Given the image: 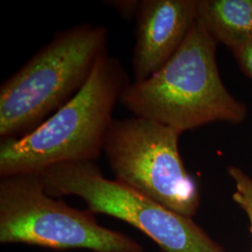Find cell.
Returning a JSON list of instances; mask_svg holds the SVG:
<instances>
[{"label":"cell","instance_id":"6da1fadb","mask_svg":"<svg viewBox=\"0 0 252 252\" xmlns=\"http://www.w3.org/2000/svg\"><path fill=\"white\" fill-rule=\"evenodd\" d=\"M216 40L197 18L171 58L149 79L129 83L120 103L135 117L182 134L216 122L242 124L248 109L219 72Z\"/></svg>","mask_w":252,"mask_h":252},{"label":"cell","instance_id":"7a4b0ae2","mask_svg":"<svg viewBox=\"0 0 252 252\" xmlns=\"http://www.w3.org/2000/svg\"><path fill=\"white\" fill-rule=\"evenodd\" d=\"M128 84L126 70L106 51L86 84L63 108L27 135L1 138L0 177L41 173L62 162H95Z\"/></svg>","mask_w":252,"mask_h":252},{"label":"cell","instance_id":"3957f363","mask_svg":"<svg viewBox=\"0 0 252 252\" xmlns=\"http://www.w3.org/2000/svg\"><path fill=\"white\" fill-rule=\"evenodd\" d=\"M108 29L83 24L56 32L0 87V137L40 126L83 88L108 44Z\"/></svg>","mask_w":252,"mask_h":252},{"label":"cell","instance_id":"277c9868","mask_svg":"<svg viewBox=\"0 0 252 252\" xmlns=\"http://www.w3.org/2000/svg\"><path fill=\"white\" fill-rule=\"evenodd\" d=\"M0 243L63 251L144 252L128 234L100 225L89 210L49 195L40 173L1 178Z\"/></svg>","mask_w":252,"mask_h":252},{"label":"cell","instance_id":"5b68a950","mask_svg":"<svg viewBox=\"0 0 252 252\" xmlns=\"http://www.w3.org/2000/svg\"><path fill=\"white\" fill-rule=\"evenodd\" d=\"M53 197L75 195L93 214L119 219L149 236L161 252H225L197 225L118 180L105 178L94 162H62L40 173Z\"/></svg>","mask_w":252,"mask_h":252},{"label":"cell","instance_id":"8992f818","mask_svg":"<svg viewBox=\"0 0 252 252\" xmlns=\"http://www.w3.org/2000/svg\"><path fill=\"white\" fill-rule=\"evenodd\" d=\"M171 127L139 117L113 119L104 145L116 180L183 216L200 207L196 181L181 159Z\"/></svg>","mask_w":252,"mask_h":252},{"label":"cell","instance_id":"52a82bcc","mask_svg":"<svg viewBox=\"0 0 252 252\" xmlns=\"http://www.w3.org/2000/svg\"><path fill=\"white\" fill-rule=\"evenodd\" d=\"M199 0H142L136 15L135 82L149 79L179 50L198 18Z\"/></svg>","mask_w":252,"mask_h":252},{"label":"cell","instance_id":"ba28073f","mask_svg":"<svg viewBox=\"0 0 252 252\" xmlns=\"http://www.w3.org/2000/svg\"><path fill=\"white\" fill-rule=\"evenodd\" d=\"M198 19L230 51L252 43V0H199Z\"/></svg>","mask_w":252,"mask_h":252},{"label":"cell","instance_id":"9c48e42d","mask_svg":"<svg viewBox=\"0 0 252 252\" xmlns=\"http://www.w3.org/2000/svg\"><path fill=\"white\" fill-rule=\"evenodd\" d=\"M228 174L234 181L233 200L249 218L252 234V178L237 166H229Z\"/></svg>","mask_w":252,"mask_h":252},{"label":"cell","instance_id":"30bf717a","mask_svg":"<svg viewBox=\"0 0 252 252\" xmlns=\"http://www.w3.org/2000/svg\"><path fill=\"white\" fill-rule=\"evenodd\" d=\"M231 52L241 71L252 81V43L238 46Z\"/></svg>","mask_w":252,"mask_h":252},{"label":"cell","instance_id":"8fae6325","mask_svg":"<svg viewBox=\"0 0 252 252\" xmlns=\"http://www.w3.org/2000/svg\"><path fill=\"white\" fill-rule=\"evenodd\" d=\"M108 4L116 9L121 14V16L125 19H130L133 16H136L140 7V1L137 0L109 1Z\"/></svg>","mask_w":252,"mask_h":252}]
</instances>
